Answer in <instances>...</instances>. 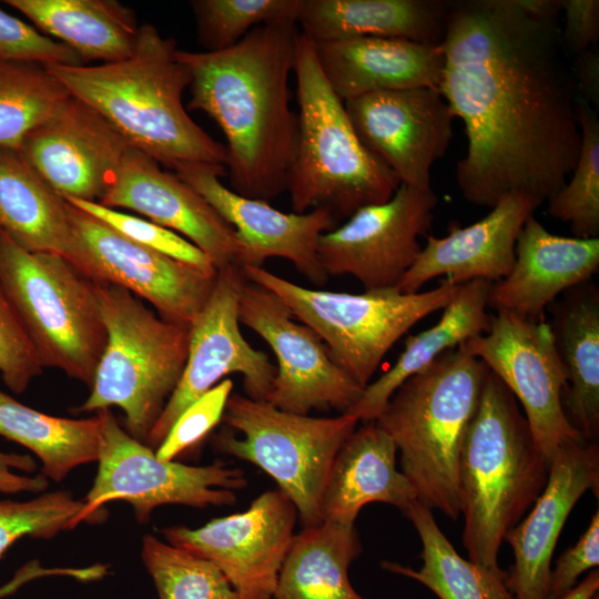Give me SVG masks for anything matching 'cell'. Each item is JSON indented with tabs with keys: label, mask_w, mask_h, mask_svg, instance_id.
<instances>
[{
	"label": "cell",
	"mask_w": 599,
	"mask_h": 599,
	"mask_svg": "<svg viewBox=\"0 0 599 599\" xmlns=\"http://www.w3.org/2000/svg\"><path fill=\"white\" fill-rule=\"evenodd\" d=\"M560 14V0L448 1L439 91L465 125L456 181L471 204L515 193L541 205L576 165L578 95Z\"/></svg>",
	"instance_id": "cell-1"
},
{
	"label": "cell",
	"mask_w": 599,
	"mask_h": 599,
	"mask_svg": "<svg viewBox=\"0 0 599 599\" xmlns=\"http://www.w3.org/2000/svg\"><path fill=\"white\" fill-rule=\"evenodd\" d=\"M298 33L296 22L280 21L222 51L177 50L191 75L187 108L222 130L232 191L245 197L267 202L287 191L297 134L288 79Z\"/></svg>",
	"instance_id": "cell-2"
},
{
	"label": "cell",
	"mask_w": 599,
	"mask_h": 599,
	"mask_svg": "<svg viewBox=\"0 0 599 599\" xmlns=\"http://www.w3.org/2000/svg\"><path fill=\"white\" fill-rule=\"evenodd\" d=\"M176 42L151 23L140 26L133 54L99 65L45 67L69 93L100 113L129 143L175 172L203 169L225 175L224 144L186 112L191 75Z\"/></svg>",
	"instance_id": "cell-3"
},
{
	"label": "cell",
	"mask_w": 599,
	"mask_h": 599,
	"mask_svg": "<svg viewBox=\"0 0 599 599\" xmlns=\"http://www.w3.org/2000/svg\"><path fill=\"white\" fill-rule=\"evenodd\" d=\"M548 473L517 399L488 369L458 466L468 560L501 570L500 546L542 491Z\"/></svg>",
	"instance_id": "cell-4"
},
{
	"label": "cell",
	"mask_w": 599,
	"mask_h": 599,
	"mask_svg": "<svg viewBox=\"0 0 599 599\" xmlns=\"http://www.w3.org/2000/svg\"><path fill=\"white\" fill-rule=\"evenodd\" d=\"M487 372L463 343L405 380L375 419L399 451L417 500L454 520L460 451Z\"/></svg>",
	"instance_id": "cell-5"
},
{
	"label": "cell",
	"mask_w": 599,
	"mask_h": 599,
	"mask_svg": "<svg viewBox=\"0 0 599 599\" xmlns=\"http://www.w3.org/2000/svg\"><path fill=\"white\" fill-rule=\"evenodd\" d=\"M294 74L298 114L287 191L294 213L324 209L336 221L388 201L400 185L394 172L358 139L318 63L298 33Z\"/></svg>",
	"instance_id": "cell-6"
},
{
	"label": "cell",
	"mask_w": 599,
	"mask_h": 599,
	"mask_svg": "<svg viewBox=\"0 0 599 599\" xmlns=\"http://www.w3.org/2000/svg\"><path fill=\"white\" fill-rule=\"evenodd\" d=\"M106 344L91 392L74 412L120 407L125 429L144 443L182 376L190 327L169 322L129 290L93 282Z\"/></svg>",
	"instance_id": "cell-7"
},
{
	"label": "cell",
	"mask_w": 599,
	"mask_h": 599,
	"mask_svg": "<svg viewBox=\"0 0 599 599\" xmlns=\"http://www.w3.org/2000/svg\"><path fill=\"white\" fill-rule=\"evenodd\" d=\"M0 287L42 366L91 388L106 344L93 282L62 255L29 252L0 230Z\"/></svg>",
	"instance_id": "cell-8"
},
{
	"label": "cell",
	"mask_w": 599,
	"mask_h": 599,
	"mask_svg": "<svg viewBox=\"0 0 599 599\" xmlns=\"http://www.w3.org/2000/svg\"><path fill=\"white\" fill-rule=\"evenodd\" d=\"M247 280L277 295L324 342L336 364L365 388L393 345L417 322L444 309L460 285L407 294L397 287L361 294L307 288L268 270L242 267Z\"/></svg>",
	"instance_id": "cell-9"
},
{
	"label": "cell",
	"mask_w": 599,
	"mask_h": 599,
	"mask_svg": "<svg viewBox=\"0 0 599 599\" xmlns=\"http://www.w3.org/2000/svg\"><path fill=\"white\" fill-rule=\"evenodd\" d=\"M222 420L229 429L214 435V448L268 474L295 506L303 527L322 524L331 467L358 420L347 413L336 417L288 413L241 394L230 395Z\"/></svg>",
	"instance_id": "cell-10"
},
{
	"label": "cell",
	"mask_w": 599,
	"mask_h": 599,
	"mask_svg": "<svg viewBox=\"0 0 599 599\" xmlns=\"http://www.w3.org/2000/svg\"><path fill=\"white\" fill-rule=\"evenodd\" d=\"M97 414L101 419L98 474L71 529L92 519L110 500L128 501L138 521L144 524L162 505L232 506L235 490L247 486L242 470L221 461L190 466L161 460L155 450L124 430L110 409Z\"/></svg>",
	"instance_id": "cell-11"
},
{
	"label": "cell",
	"mask_w": 599,
	"mask_h": 599,
	"mask_svg": "<svg viewBox=\"0 0 599 599\" xmlns=\"http://www.w3.org/2000/svg\"><path fill=\"white\" fill-rule=\"evenodd\" d=\"M465 344L520 402L548 465L566 441L586 440L562 406L567 375L548 323L498 309L489 329Z\"/></svg>",
	"instance_id": "cell-12"
},
{
	"label": "cell",
	"mask_w": 599,
	"mask_h": 599,
	"mask_svg": "<svg viewBox=\"0 0 599 599\" xmlns=\"http://www.w3.org/2000/svg\"><path fill=\"white\" fill-rule=\"evenodd\" d=\"M246 276L236 265L217 271L214 288L189 329L186 363L180 382L144 444L156 450L177 417L229 374L243 377L245 396L266 400L276 367L252 347L240 329L238 297Z\"/></svg>",
	"instance_id": "cell-13"
},
{
	"label": "cell",
	"mask_w": 599,
	"mask_h": 599,
	"mask_svg": "<svg viewBox=\"0 0 599 599\" xmlns=\"http://www.w3.org/2000/svg\"><path fill=\"white\" fill-rule=\"evenodd\" d=\"M73 235L69 262L92 282L124 287L162 318L190 327L207 302L216 273L152 251L68 202Z\"/></svg>",
	"instance_id": "cell-14"
},
{
	"label": "cell",
	"mask_w": 599,
	"mask_h": 599,
	"mask_svg": "<svg viewBox=\"0 0 599 599\" xmlns=\"http://www.w3.org/2000/svg\"><path fill=\"white\" fill-rule=\"evenodd\" d=\"M238 321L273 351L276 375L266 402L300 415L312 410L346 413L361 397V387L331 356L322 338L295 318L273 292L245 280L238 297Z\"/></svg>",
	"instance_id": "cell-15"
},
{
	"label": "cell",
	"mask_w": 599,
	"mask_h": 599,
	"mask_svg": "<svg viewBox=\"0 0 599 599\" xmlns=\"http://www.w3.org/2000/svg\"><path fill=\"white\" fill-rule=\"evenodd\" d=\"M438 202L433 189L400 184L386 202L365 206L325 232L317 254L331 276L352 275L365 291L397 287L418 257Z\"/></svg>",
	"instance_id": "cell-16"
},
{
	"label": "cell",
	"mask_w": 599,
	"mask_h": 599,
	"mask_svg": "<svg viewBox=\"0 0 599 599\" xmlns=\"http://www.w3.org/2000/svg\"><path fill=\"white\" fill-rule=\"evenodd\" d=\"M297 511L280 490H268L250 507L191 529L164 528L166 542L210 560L241 599H273L278 573L294 539Z\"/></svg>",
	"instance_id": "cell-17"
},
{
	"label": "cell",
	"mask_w": 599,
	"mask_h": 599,
	"mask_svg": "<svg viewBox=\"0 0 599 599\" xmlns=\"http://www.w3.org/2000/svg\"><path fill=\"white\" fill-rule=\"evenodd\" d=\"M344 105L361 142L400 184L430 186L432 166L449 148L456 119L439 89L372 92Z\"/></svg>",
	"instance_id": "cell-18"
},
{
	"label": "cell",
	"mask_w": 599,
	"mask_h": 599,
	"mask_svg": "<svg viewBox=\"0 0 599 599\" xmlns=\"http://www.w3.org/2000/svg\"><path fill=\"white\" fill-rule=\"evenodd\" d=\"M129 148L100 113L71 95L53 118L27 135L19 151L64 200L100 202Z\"/></svg>",
	"instance_id": "cell-19"
},
{
	"label": "cell",
	"mask_w": 599,
	"mask_h": 599,
	"mask_svg": "<svg viewBox=\"0 0 599 599\" xmlns=\"http://www.w3.org/2000/svg\"><path fill=\"white\" fill-rule=\"evenodd\" d=\"M98 203L134 211L177 233L204 252L217 271L241 267L243 250L234 229L176 174L163 171L134 148L125 152L112 185Z\"/></svg>",
	"instance_id": "cell-20"
},
{
	"label": "cell",
	"mask_w": 599,
	"mask_h": 599,
	"mask_svg": "<svg viewBox=\"0 0 599 599\" xmlns=\"http://www.w3.org/2000/svg\"><path fill=\"white\" fill-rule=\"evenodd\" d=\"M175 174L234 229L243 250L241 267L263 266L271 257L290 261L304 277L324 286V272L317 247L321 236L337 223L331 212L313 209L284 213L266 201L245 197L227 189L215 172L186 169Z\"/></svg>",
	"instance_id": "cell-21"
},
{
	"label": "cell",
	"mask_w": 599,
	"mask_h": 599,
	"mask_svg": "<svg viewBox=\"0 0 599 599\" xmlns=\"http://www.w3.org/2000/svg\"><path fill=\"white\" fill-rule=\"evenodd\" d=\"M588 490L598 497V441H566L549 465L547 483L532 509L505 538L514 552L506 582L515 599H547L559 535L571 509Z\"/></svg>",
	"instance_id": "cell-22"
},
{
	"label": "cell",
	"mask_w": 599,
	"mask_h": 599,
	"mask_svg": "<svg viewBox=\"0 0 599 599\" xmlns=\"http://www.w3.org/2000/svg\"><path fill=\"white\" fill-rule=\"evenodd\" d=\"M538 206L527 195L508 194L476 223L464 227L453 224L444 237L428 236L397 288L407 294L417 293L438 276H445L454 285L502 280L512 268L517 236Z\"/></svg>",
	"instance_id": "cell-23"
},
{
	"label": "cell",
	"mask_w": 599,
	"mask_h": 599,
	"mask_svg": "<svg viewBox=\"0 0 599 599\" xmlns=\"http://www.w3.org/2000/svg\"><path fill=\"white\" fill-rule=\"evenodd\" d=\"M599 268V237L555 235L530 215L521 227L509 274L493 284L489 305L540 319L559 294L592 278Z\"/></svg>",
	"instance_id": "cell-24"
},
{
	"label": "cell",
	"mask_w": 599,
	"mask_h": 599,
	"mask_svg": "<svg viewBox=\"0 0 599 599\" xmlns=\"http://www.w3.org/2000/svg\"><path fill=\"white\" fill-rule=\"evenodd\" d=\"M313 45L325 78L343 101L378 91L439 89L441 82L439 44L366 37Z\"/></svg>",
	"instance_id": "cell-25"
},
{
	"label": "cell",
	"mask_w": 599,
	"mask_h": 599,
	"mask_svg": "<svg viewBox=\"0 0 599 599\" xmlns=\"http://www.w3.org/2000/svg\"><path fill=\"white\" fill-rule=\"evenodd\" d=\"M396 446L374 420L355 429L335 456L322 499L323 521L355 525L369 502L404 512L417 500L415 489L396 467Z\"/></svg>",
	"instance_id": "cell-26"
},
{
	"label": "cell",
	"mask_w": 599,
	"mask_h": 599,
	"mask_svg": "<svg viewBox=\"0 0 599 599\" xmlns=\"http://www.w3.org/2000/svg\"><path fill=\"white\" fill-rule=\"evenodd\" d=\"M448 1L301 0L300 32L312 43L395 38L439 44Z\"/></svg>",
	"instance_id": "cell-27"
},
{
	"label": "cell",
	"mask_w": 599,
	"mask_h": 599,
	"mask_svg": "<svg viewBox=\"0 0 599 599\" xmlns=\"http://www.w3.org/2000/svg\"><path fill=\"white\" fill-rule=\"evenodd\" d=\"M549 323L567 375L562 406L587 441L599 436V291L591 280L554 301Z\"/></svg>",
	"instance_id": "cell-28"
},
{
	"label": "cell",
	"mask_w": 599,
	"mask_h": 599,
	"mask_svg": "<svg viewBox=\"0 0 599 599\" xmlns=\"http://www.w3.org/2000/svg\"><path fill=\"white\" fill-rule=\"evenodd\" d=\"M493 284L484 280L461 284L454 298L444 308L439 321L417 335H409L395 364L369 383L346 413L358 422H374L405 380L427 368L446 351L486 333L490 325V316L486 308L489 305Z\"/></svg>",
	"instance_id": "cell-29"
},
{
	"label": "cell",
	"mask_w": 599,
	"mask_h": 599,
	"mask_svg": "<svg viewBox=\"0 0 599 599\" xmlns=\"http://www.w3.org/2000/svg\"><path fill=\"white\" fill-rule=\"evenodd\" d=\"M43 34L82 59L119 62L135 49L139 26L131 9L114 0H6Z\"/></svg>",
	"instance_id": "cell-30"
},
{
	"label": "cell",
	"mask_w": 599,
	"mask_h": 599,
	"mask_svg": "<svg viewBox=\"0 0 599 599\" xmlns=\"http://www.w3.org/2000/svg\"><path fill=\"white\" fill-rule=\"evenodd\" d=\"M0 230L29 252L71 258L73 235L68 201L19 150L0 148Z\"/></svg>",
	"instance_id": "cell-31"
},
{
	"label": "cell",
	"mask_w": 599,
	"mask_h": 599,
	"mask_svg": "<svg viewBox=\"0 0 599 599\" xmlns=\"http://www.w3.org/2000/svg\"><path fill=\"white\" fill-rule=\"evenodd\" d=\"M363 551L355 525L323 521L295 534L273 599H367L348 579Z\"/></svg>",
	"instance_id": "cell-32"
},
{
	"label": "cell",
	"mask_w": 599,
	"mask_h": 599,
	"mask_svg": "<svg viewBox=\"0 0 599 599\" xmlns=\"http://www.w3.org/2000/svg\"><path fill=\"white\" fill-rule=\"evenodd\" d=\"M414 525L420 541L419 569L385 560L386 571L413 579L439 599H515L507 571H493L463 558L438 527L432 509L416 500L403 512Z\"/></svg>",
	"instance_id": "cell-33"
},
{
	"label": "cell",
	"mask_w": 599,
	"mask_h": 599,
	"mask_svg": "<svg viewBox=\"0 0 599 599\" xmlns=\"http://www.w3.org/2000/svg\"><path fill=\"white\" fill-rule=\"evenodd\" d=\"M0 436L30 449L47 478L61 481L75 467L98 460L101 419L55 417L0 390Z\"/></svg>",
	"instance_id": "cell-34"
},
{
	"label": "cell",
	"mask_w": 599,
	"mask_h": 599,
	"mask_svg": "<svg viewBox=\"0 0 599 599\" xmlns=\"http://www.w3.org/2000/svg\"><path fill=\"white\" fill-rule=\"evenodd\" d=\"M71 94L44 65L0 62V148L19 150Z\"/></svg>",
	"instance_id": "cell-35"
},
{
	"label": "cell",
	"mask_w": 599,
	"mask_h": 599,
	"mask_svg": "<svg viewBox=\"0 0 599 599\" xmlns=\"http://www.w3.org/2000/svg\"><path fill=\"white\" fill-rule=\"evenodd\" d=\"M581 142L571 176L547 202L548 214L570 224L575 237L599 235V120L593 106L578 98Z\"/></svg>",
	"instance_id": "cell-36"
},
{
	"label": "cell",
	"mask_w": 599,
	"mask_h": 599,
	"mask_svg": "<svg viewBox=\"0 0 599 599\" xmlns=\"http://www.w3.org/2000/svg\"><path fill=\"white\" fill-rule=\"evenodd\" d=\"M142 560L159 599H241L210 560L145 535Z\"/></svg>",
	"instance_id": "cell-37"
},
{
	"label": "cell",
	"mask_w": 599,
	"mask_h": 599,
	"mask_svg": "<svg viewBox=\"0 0 599 599\" xmlns=\"http://www.w3.org/2000/svg\"><path fill=\"white\" fill-rule=\"evenodd\" d=\"M191 6L200 43L214 52L235 45L256 27L297 23L301 0H194Z\"/></svg>",
	"instance_id": "cell-38"
},
{
	"label": "cell",
	"mask_w": 599,
	"mask_h": 599,
	"mask_svg": "<svg viewBox=\"0 0 599 599\" xmlns=\"http://www.w3.org/2000/svg\"><path fill=\"white\" fill-rule=\"evenodd\" d=\"M83 500L68 491L43 494L26 501L0 499V558L22 537L51 538L70 530Z\"/></svg>",
	"instance_id": "cell-39"
},
{
	"label": "cell",
	"mask_w": 599,
	"mask_h": 599,
	"mask_svg": "<svg viewBox=\"0 0 599 599\" xmlns=\"http://www.w3.org/2000/svg\"><path fill=\"white\" fill-rule=\"evenodd\" d=\"M73 206L100 220L130 241L207 273L217 270L193 243L146 219L134 216L98 202L67 200Z\"/></svg>",
	"instance_id": "cell-40"
},
{
	"label": "cell",
	"mask_w": 599,
	"mask_h": 599,
	"mask_svg": "<svg viewBox=\"0 0 599 599\" xmlns=\"http://www.w3.org/2000/svg\"><path fill=\"white\" fill-rule=\"evenodd\" d=\"M233 382L224 378L191 404L175 420L155 450L161 460L172 461L199 446L222 420Z\"/></svg>",
	"instance_id": "cell-41"
},
{
	"label": "cell",
	"mask_w": 599,
	"mask_h": 599,
	"mask_svg": "<svg viewBox=\"0 0 599 599\" xmlns=\"http://www.w3.org/2000/svg\"><path fill=\"white\" fill-rule=\"evenodd\" d=\"M0 62L35 63L44 67L84 64L72 49L2 9Z\"/></svg>",
	"instance_id": "cell-42"
},
{
	"label": "cell",
	"mask_w": 599,
	"mask_h": 599,
	"mask_svg": "<svg viewBox=\"0 0 599 599\" xmlns=\"http://www.w3.org/2000/svg\"><path fill=\"white\" fill-rule=\"evenodd\" d=\"M42 369L30 338L0 287V374L3 383L20 394Z\"/></svg>",
	"instance_id": "cell-43"
},
{
	"label": "cell",
	"mask_w": 599,
	"mask_h": 599,
	"mask_svg": "<svg viewBox=\"0 0 599 599\" xmlns=\"http://www.w3.org/2000/svg\"><path fill=\"white\" fill-rule=\"evenodd\" d=\"M599 565V511L596 510L588 528L578 541L550 569L547 599H562L578 583L579 577Z\"/></svg>",
	"instance_id": "cell-44"
},
{
	"label": "cell",
	"mask_w": 599,
	"mask_h": 599,
	"mask_svg": "<svg viewBox=\"0 0 599 599\" xmlns=\"http://www.w3.org/2000/svg\"><path fill=\"white\" fill-rule=\"evenodd\" d=\"M560 9L564 16L561 42L567 54L576 55L595 48L599 40V1L560 0Z\"/></svg>",
	"instance_id": "cell-45"
},
{
	"label": "cell",
	"mask_w": 599,
	"mask_h": 599,
	"mask_svg": "<svg viewBox=\"0 0 599 599\" xmlns=\"http://www.w3.org/2000/svg\"><path fill=\"white\" fill-rule=\"evenodd\" d=\"M106 569L103 565H93L89 567H43L39 560L34 559L20 567L13 577L0 586V599L14 593L26 583L42 577L62 576L74 578L80 581H93L105 576Z\"/></svg>",
	"instance_id": "cell-46"
},
{
	"label": "cell",
	"mask_w": 599,
	"mask_h": 599,
	"mask_svg": "<svg viewBox=\"0 0 599 599\" xmlns=\"http://www.w3.org/2000/svg\"><path fill=\"white\" fill-rule=\"evenodd\" d=\"M35 463L28 455L0 451V493L14 494L21 491L39 493L48 486L47 477L38 475L29 477L14 470L32 471Z\"/></svg>",
	"instance_id": "cell-47"
},
{
	"label": "cell",
	"mask_w": 599,
	"mask_h": 599,
	"mask_svg": "<svg viewBox=\"0 0 599 599\" xmlns=\"http://www.w3.org/2000/svg\"><path fill=\"white\" fill-rule=\"evenodd\" d=\"M579 99L598 109L599 105V52L597 48L576 54L570 63Z\"/></svg>",
	"instance_id": "cell-48"
},
{
	"label": "cell",
	"mask_w": 599,
	"mask_h": 599,
	"mask_svg": "<svg viewBox=\"0 0 599 599\" xmlns=\"http://www.w3.org/2000/svg\"><path fill=\"white\" fill-rule=\"evenodd\" d=\"M599 591V570L592 569L576 587L562 599H597Z\"/></svg>",
	"instance_id": "cell-49"
}]
</instances>
